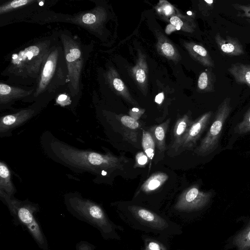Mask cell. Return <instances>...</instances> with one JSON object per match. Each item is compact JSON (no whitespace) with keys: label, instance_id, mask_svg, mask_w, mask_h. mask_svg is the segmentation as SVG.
<instances>
[{"label":"cell","instance_id":"1","mask_svg":"<svg viewBox=\"0 0 250 250\" xmlns=\"http://www.w3.org/2000/svg\"><path fill=\"white\" fill-rule=\"evenodd\" d=\"M42 145L49 158L75 172L99 175L121 168L123 166L122 158L77 148L59 140L48 131L42 134Z\"/></svg>","mask_w":250,"mask_h":250},{"label":"cell","instance_id":"2","mask_svg":"<svg viewBox=\"0 0 250 250\" xmlns=\"http://www.w3.org/2000/svg\"><path fill=\"white\" fill-rule=\"evenodd\" d=\"M56 37L57 35H53L39 39L12 54L8 65L1 72L8 84L35 87Z\"/></svg>","mask_w":250,"mask_h":250},{"label":"cell","instance_id":"3","mask_svg":"<svg viewBox=\"0 0 250 250\" xmlns=\"http://www.w3.org/2000/svg\"><path fill=\"white\" fill-rule=\"evenodd\" d=\"M68 73L62 43L58 35L43 64L35 91L27 102L46 104L68 88Z\"/></svg>","mask_w":250,"mask_h":250},{"label":"cell","instance_id":"4","mask_svg":"<svg viewBox=\"0 0 250 250\" xmlns=\"http://www.w3.org/2000/svg\"><path fill=\"white\" fill-rule=\"evenodd\" d=\"M118 207L120 218L134 229L168 238L183 233L180 225L154 209L135 203Z\"/></svg>","mask_w":250,"mask_h":250},{"label":"cell","instance_id":"5","mask_svg":"<svg viewBox=\"0 0 250 250\" xmlns=\"http://www.w3.org/2000/svg\"><path fill=\"white\" fill-rule=\"evenodd\" d=\"M65 198L69 208L96 227L104 239L121 240L118 231H124V228L113 222L101 206L74 193L67 195Z\"/></svg>","mask_w":250,"mask_h":250},{"label":"cell","instance_id":"6","mask_svg":"<svg viewBox=\"0 0 250 250\" xmlns=\"http://www.w3.org/2000/svg\"><path fill=\"white\" fill-rule=\"evenodd\" d=\"M58 36L63 49L68 73V89L73 98L82 90L81 77L85 58L82 44L67 31L59 32Z\"/></svg>","mask_w":250,"mask_h":250},{"label":"cell","instance_id":"7","mask_svg":"<svg viewBox=\"0 0 250 250\" xmlns=\"http://www.w3.org/2000/svg\"><path fill=\"white\" fill-rule=\"evenodd\" d=\"M231 110L230 99L226 98L219 106L214 120L206 135L194 151L198 155L207 156L216 149L223 125Z\"/></svg>","mask_w":250,"mask_h":250},{"label":"cell","instance_id":"8","mask_svg":"<svg viewBox=\"0 0 250 250\" xmlns=\"http://www.w3.org/2000/svg\"><path fill=\"white\" fill-rule=\"evenodd\" d=\"M212 196L210 192H204L197 186L186 189L173 206L177 213H191L200 211L209 203Z\"/></svg>","mask_w":250,"mask_h":250},{"label":"cell","instance_id":"9","mask_svg":"<svg viewBox=\"0 0 250 250\" xmlns=\"http://www.w3.org/2000/svg\"><path fill=\"white\" fill-rule=\"evenodd\" d=\"M47 104L42 102H34L27 108L1 116L0 119L1 136L7 135L8 132L26 122L39 113Z\"/></svg>","mask_w":250,"mask_h":250},{"label":"cell","instance_id":"10","mask_svg":"<svg viewBox=\"0 0 250 250\" xmlns=\"http://www.w3.org/2000/svg\"><path fill=\"white\" fill-rule=\"evenodd\" d=\"M34 91V87L17 86L0 82V109L9 108L15 102L19 100L27 102L32 97Z\"/></svg>","mask_w":250,"mask_h":250},{"label":"cell","instance_id":"11","mask_svg":"<svg viewBox=\"0 0 250 250\" xmlns=\"http://www.w3.org/2000/svg\"><path fill=\"white\" fill-rule=\"evenodd\" d=\"M0 196L7 201L8 205H10L12 208L16 209L20 220L27 227L36 240L41 244L43 242L42 235L38 224L33 217L30 207L27 205H21L20 202L15 200H11V197L1 190H0Z\"/></svg>","mask_w":250,"mask_h":250},{"label":"cell","instance_id":"12","mask_svg":"<svg viewBox=\"0 0 250 250\" xmlns=\"http://www.w3.org/2000/svg\"><path fill=\"white\" fill-rule=\"evenodd\" d=\"M211 114V112H208L193 122L182 142L181 146L190 148L194 146L208 124Z\"/></svg>","mask_w":250,"mask_h":250},{"label":"cell","instance_id":"13","mask_svg":"<svg viewBox=\"0 0 250 250\" xmlns=\"http://www.w3.org/2000/svg\"><path fill=\"white\" fill-rule=\"evenodd\" d=\"M215 41L220 50L227 55L238 56L244 53L242 45L235 39L229 36L224 38L219 33H217Z\"/></svg>","mask_w":250,"mask_h":250},{"label":"cell","instance_id":"14","mask_svg":"<svg viewBox=\"0 0 250 250\" xmlns=\"http://www.w3.org/2000/svg\"><path fill=\"white\" fill-rule=\"evenodd\" d=\"M167 237L153 236L146 234L141 235L143 245L141 250H169L170 244Z\"/></svg>","mask_w":250,"mask_h":250},{"label":"cell","instance_id":"15","mask_svg":"<svg viewBox=\"0 0 250 250\" xmlns=\"http://www.w3.org/2000/svg\"><path fill=\"white\" fill-rule=\"evenodd\" d=\"M230 248L235 250H250V220L229 242Z\"/></svg>","mask_w":250,"mask_h":250},{"label":"cell","instance_id":"16","mask_svg":"<svg viewBox=\"0 0 250 250\" xmlns=\"http://www.w3.org/2000/svg\"><path fill=\"white\" fill-rule=\"evenodd\" d=\"M167 173L157 172L151 175L142 185L140 189L145 194H149L159 188L168 179Z\"/></svg>","mask_w":250,"mask_h":250},{"label":"cell","instance_id":"17","mask_svg":"<svg viewBox=\"0 0 250 250\" xmlns=\"http://www.w3.org/2000/svg\"><path fill=\"white\" fill-rule=\"evenodd\" d=\"M193 122L187 115H185L176 121L173 129L174 139L173 146H174L177 147L181 146L182 142Z\"/></svg>","mask_w":250,"mask_h":250},{"label":"cell","instance_id":"18","mask_svg":"<svg viewBox=\"0 0 250 250\" xmlns=\"http://www.w3.org/2000/svg\"><path fill=\"white\" fill-rule=\"evenodd\" d=\"M121 124L125 131L124 134L125 137L130 141L136 142L138 130L140 128V123L132 117L124 115L120 119Z\"/></svg>","mask_w":250,"mask_h":250},{"label":"cell","instance_id":"19","mask_svg":"<svg viewBox=\"0 0 250 250\" xmlns=\"http://www.w3.org/2000/svg\"><path fill=\"white\" fill-rule=\"evenodd\" d=\"M0 190L3 191L11 197L16 192L15 187L11 180L10 169L2 161L0 162Z\"/></svg>","mask_w":250,"mask_h":250},{"label":"cell","instance_id":"20","mask_svg":"<svg viewBox=\"0 0 250 250\" xmlns=\"http://www.w3.org/2000/svg\"><path fill=\"white\" fill-rule=\"evenodd\" d=\"M228 71L237 83L246 84L250 87V65L237 63L232 64Z\"/></svg>","mask_w":250,"mask_h":250},{"label":"cell","instance_id":"21","mask_svg":"<svg viewBox=\"0 0 250 250\" xmlns=\"http://www.w3.org/2000/svg\"><path fill=\"white\" fill-rule=\"evenodd\" d=\"M169 122V119H168L167 121L153 127L152 133L156 145L159 150L162 152H164L166 149L165 139Z\"/></svg>","mask_w":250,"mask_h":250},{"label":"cell","instance_id":"22","mask_svg":"<svg viewBox=\"0 0 250 250\" xmlns=\"http://www.w3.org/2000/svg\"><path fill=\"white\" fill-rule=\"evenodd\" d=\"M142 145L144 152L151 162L155 153L156 143L152 132L144 130L142 135Z\"/></svg>","mask_w":250,"mask_h":250},{"label":"cell","instance_id":"23","mask_svg":"<svg viewBox=\"0 0 250 250\" xmlns=\"http://www.w3.org/2000/svg\"><path fill=\"white\" fill-rule=\"evenodd\" d=\"M33 0H17L4 3L0 6V14H6L21 6L28 5L33 2Z\"/></svg>","mask_w":250,"mask_h":250},{"label":"cell","instance_id":"24","mask_svg":"<svg viewBox=\"0 0 250 250\" xmlns=\"http://www.w3.org/2000/svg\"><path fill=\"white\" fill-rule=\"evenodd\" d=\"M236 132L239 134L250 132V108L245 114L243 120L236 126Z\"/></svg>","mask_w":250,"mask_h":250},{"label":"cell","instance_id":"25","mask_svg":"<svg viewBox=\"0 0 250 250\" xmlns=\"http://www.w3.org/2000/svg\"><path fill=\"white\" fill-rule=\"evenodd\" d=\"M134 167H145L149 161L148 158L144 152H138L135 157Z\"/></svg>","mask_w":250,"mask_h":250},{"label":"cell","instance_id":"26","mask_svg":"<svg viewBox=\"0 0 250 250\" xmlns=\"http://www.w3.org/2000/svg\"><path fill=\"white\" fill-rule=\"evenodd\" d=\"M208 74L205 72H202L198 79V86L199 88L201 90L205 89L208 85Z\"/></svg>","mask_w":250,"mask_h":250},{"label":"cell","instance_id":"27","mask_svg":"<svg viewBox=\"0 0 250 250\" xmlns=\"http://www.w3.org/2000/svg\"><path fill=\"white\" fill-rule=\"evenodd\" d=\"M193 49L194 52L201 57L204 58L209 62L212 63L210 59L207 58L208 56L207 51L203 46L199 45H195L193 46Z\"/></svg>","mask_w":250,"mask_h":250},{"label":"cell","instance_id":"28","mask_svg":"<svg viewBox=\"0 0 250 250\" xmlns=\"http://www.w3.org/2000/svg\"><path fill=\"white\" fill-rule=\"evenodd\" d=\"M162 50L163 53L167 56H171L174 53L172 46L167 42H165L162 44Z\"/></svg>","mask_w":250,"mask_h":250},{"label":"cell","instance_id":"29","mask_svg":"<svg viewBox=\"0 0 250 250\" xmlns=\"http://www.w3.org/2000/svg\"><path fill=\"white\" fill-rule=\"evenodd\" d=\"M137 81L140 83L144 82L146 79V74L144 71L142 69H139L137 71L136 74Z\"/></svg>","mask_w":250,"mask_h":250},{"label":"cell","instance_id":"30","mask_svg":"<svg viewBox=\"0 0 250 250\" xmlns=\"http://www.w3.org/2000/svg\"><path fill=\"white\" fill-rule=\"evenodd\" d=\"M113 85L115 88L118 91H122L124 88L123 82L118 78L114 79Z\"/></svg>","mask_w":250,"mask_h":250},{"label":"cell","instance_id":"31","mask_svg":"<svg viewBox=\"0 0 250 250\" xmlns=\"http://www.w3.org/2000/svg\"><path fill=\"white\" fill-rule=\"evenodd\" d=\"M170 22L175 27H181L183 24V22L180 19L176 16L171 17L170 19Z\"/></svg>","mask_w":250,"mask_h":250},{"label":"cell","instance_id":"32","mask_svg":"<svg viewBox=\"0 0 250 250\" xmlns=\"http://www.w3.org/2000/svg\"><path fill=\"white\" fill-rule=\"evenodd\" d=\"M239 8L244 12L243 15L250 17V7L247 6L240 5Z\"/></svg>","mask_w":250,"mask_h":250},{"label":"cell","instance_id":"33","mask_svg":"<svg viewBox=\"0 0 250 250\" xmlns=\"http://www.w3.org/2000/svg\"><path fill=\"white\" fill-rule=\"evenodd\" d=\"M164 99V95L163 93H160L158 94L155 97V101L156 103L160 104L162 103Z\"/></svg>","mask_w":250,"mask_h":250},{"label":"cell","instance_id":"34","mask_svg":"<svg viewBox=\"0 0 250 250\" xmlns=\"http://www.w3.org/2000/svg\"><path fill=\"white\" fill-rule=\"evenodd\" d=\"M165 14L167 15L170 14L171 12V8L169 6H167L164 8Z\"/></svg>","mask_w":250,"mask_h":250},{"label":"cell","instance_id":"35","mask_svg":"<svg viewBox=\"0 0 250 250\" xmlns=\"http://www.w3.org/2000/svg\"><path fill=\"white\" fill-rule=\"evenodd\" d=\"M80 250H89L86 247H81Z\"/></svg>","mask_w":250,"mask_h":250},{"label":"cell","instance_id":"36","mask_svg":"<svg viewBox=\"0 0 250 250\" xmlns=\"http://www.w3.org/2000/svg\"><path fill=\"white\" fill-rule=\"evenodd\" d=\"M187 14L189 15H192V13L191 11H188L187 12Z\"/></svg>","mask_w":250,"mask_h":250},{"label":"cell","instance_id":"37","mask_svg":"<svg viewBox=\"0 0 250 250\" xmlns=\"http://www.w3.org/2000/svg\"><path fill=\"white\" fill-rule=\"evenodd\" d=\"M180 28H181V27H176V29L177 30H180Z\"/></svg>","mask_w":250,"mask_h":250},{"label":"cell","instance_id":"38","mask_svg":"<svg viewBox=\"0 0 250 250\" xmlns=\"http://www.w3.org/2000/svg\"><path fill=\"white\" fill-rule=\"evenodd\" d=\"M176 250H184V249H177Z\"/></svg>","mask_w":250,"mask_h":250}]
</instances>
